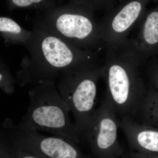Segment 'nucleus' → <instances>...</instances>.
Returning <instances> with one entry per match:
<instances>
[{
	"label": "nucleus",
	"mask_w": 158,
	"mask_h": 158,
	"mask_svg": "<svg viewBox=\"0 0 158 158\" xmlns=\"http://www.w3.org/2000/svg\"><path fill=\"white\" fill-rule=\"evenodd\" d=\"M3 135L6 139L8 149V154L5 158H39L26 152L24 151L15 147L8 141L3 134Z\"/></svg>",
	"instance_id": "nucleus-14"
},
{
	"label": "nucleus",
	"mask_w": 158,
	"mask_h": 158,
	"mask_svg": "<svg viewBox=\"0 0 158 158\" xmlns=\"http://www.w3.org/2000/svg\"><path fill=\"white\" fill-rule=\"evenodd\" d=\"M54 24L59 34L83 47L103 44L99 24L88 12L64 13L57 18Z\"/></svg>",
	"instance_id": "nucleus-7"
},
{
	"label": "nucleus",
	"mask_w": 158,
	"mask_h": 158,
	"mask_svg": "<svg viewBox=\"0 0 158 158\" xmlns=\"http://www.w3.org/2000/svg\"><path fill=\"white\" fill-rule=\"evenodd\" d=\"M102 73V66L94 63L69 69L62 73L58 86L59 93L73 114L74 123L81 137L90 126L96 110L97 83Z\"/></svg>",
	"instance_id": "nucleus-3"
},
{
	"label": "nucleus",
	"mask_w": 158,
	"mask_h": 158,
	"mask_svg": "<svg viewBox=\"0 0 158 158\" xmlns=\"http://www.w3.org/2000/svg\"><path fill=\"white\" fill-rule=\"evenodd\" d=\"M1 88L3 92L8 94L14 92L15 81L9 71L5 68L1 69L0 74Z\"/></svg>",
	"instance_id": "nucleus-13"
},
{
	"label": "nucleus",
	"mask_w": 158,
	"mask_h": 158,
	"mask_svg": "<svg viewBox=\"0 0 158 158\" xmlns=\"http://www.w3.org/2000/svg\"><path fill=\"white\" fill-rule=\"evenodd\" d=\"M119 120L106 100L95 110L89 127L82 135L97 158H120L124 151L118 140Z\"/></svg>",
	"instance_id": "nucleus-5"
},
{
	"label": "nucleus",
	"mask_w": 158,
	"mask_h": 158,
	"mask_svg": "<svg viewBox=\"0 0 158 158\" xmlns=\"http://www.w3.org/2000/svg\"><path fill=\"white\" fill-rule=\"evenodd\" d=\"M43 0H11L12 3L15 6L19 7H28L34 5L39 4Z\"/></svg>",
	"instance_id": "nucleus-17"
},
{
	"label": "nucleus",
	"mask_w": 158,
	"mask_h": 158,
	"mask_svg": "<svg viewBox=\"0 0 158 158\" xmlns=\"http://www.w3.org/2000/svg\"><path fill=\"white\" fill-rule=\"evenodd\" d=\"M0 31L3 34L9 37H18L23 33L20 26L11 19L6 17L0 18Z\"/></svg>",
	"instance_id": "nucleus-11"
},
{
	"label": "nucleus",
	"mask_w": 158,
	"mask_h": 158,
	"mask_svg": "<svg viewBox=\"0 0 158 158\" xmlns=\"http://www.w3.org/2000/svg\"><path fill=\"white\" fill-rule=\"evenodd\" d=\"M1 131L15 147L39 158H89L73 141L22 129L11 118L4 120Z\"/></svg>",
	"instance_id": "nucleus-4"
},
{
	"label": "nucleus",
	"mask_w": 158,
	"mask_h": 158,
	"mask_svg": "<svg viewBox=\"0 0 158 158\" xmlns=\"http://www.w3.org/2000/svg\"><path fill=\"white\" fill-rule=\"evenodd\" d=\"M127 42L143 65L158 56V7L146 10Z\"/></svg>",
	"instance_id": "nucleus-8"
},
{
	"label": "nucleus",
	"mask_w": 158,
	"mask_h": 158,
	"mask_svg": "<svg viewBox=\"0 0 158 158\" xmlns=\"http://www.w3.org/2000/svg\"><path fill=\"white\" fill-rule=\"evenodd\" d=\"M144 66L151 86L158 90V56L150 58Z\"/></svg>",
	"instance_id": "nucleus-12"
},
{
	"label": "nucleus",
	"mask_w": 158,
	"mask_h": 158,
	"mask_svg": "<svg viewBox=\"0 0 158 158\" xmlns=\"http://www.w3.org/2000/svg\"><path fill=\"white\" fill-rule=\"evenodd\" d=\"M120 1L121 0H85L92 8H99L106 13L112 10Z\"/></svg>",
	"instance_id": "nucleus-15"
},
{
	"label": "nucleus",
	"mask_w": 158,
	"mask_h": 158,
	"mask_svg": "<svg viewBox=\"0 0 158 158\" xmlns=\"http://www.w3.org/2000/svg\"><path fill=\"white\" fill-rule=\"evenodd\" d=\"M120 158H158V155L156 153H146L131 151L127 154L124 153Z\"/></svg>",
	"instance_id": "nucleus-16"
},
{
	"label": "nucleus",
	"mask_w": 158,
	"mask_h": 158,
	"mask_svg": "<svg viewBox=\"0 0 158 158\" xmlns=\"http://www.w3.org/2000/svg\"><path fill=\"white\" fill-rule=\"evenodd\" d=\"M38 85L29 91V107L18 126L23 130L48 132L80 144L81 135L71 120L70 108L53 82Z\"/></svg>",
	"instance_id": "nucleus-2"
},
{
	"label": "nucleus",
	"mask_w": 158,
	"mask_h": 158,
	"mask_svg": "<svg viewBox=\"0 0 158 158\" xmlns=\"http://www.w3.org/2000/svg\"><path fill=\"white\" fill-rule=\"evenodd\" d=\"M147 95L144 98L135 121L152 127L158 126V94L151 85L148 87Z\"/></svg>",
	"instance_id": "nucleus-10"
},
{
	"label": "nucleus",
	"mask_w": 158,
	"mask_h": 158,
	"mask_svg": "<svg viewBox=\"0 0 158 158\" xmlns=\"http://www.w3.org/2000/svg\"><path fill=\"white\" fill-rule=\"evenodd\" d=\"M143 65L127 42L106 47L102 73L105 100L121 119L135 121L147 95L148 88L140 71Z\"/></svg>",
	"instance_id": "nucleus-1"
},
{
	"label": "nucleus",
	"mask_w": 158,
	"mask_h": 158,
	"mask_svg": "<svg viewBox=\"0 0 158 158\" xmlns=\"http://www.w3.org/2000/svg\"><path fill=\"white\" fill-rule=\"evenodd\" d=\"M119 127L126 136L133 151L146 153H158V131L133 120L122 119Z\"/></svg>",
	"instance_id": "nucleus-9"
},
{
	"label": "nucleus",
	"mask_w": 158,
	"mask_h": 158,
	"mask_svg": "<svg viewBox=\"0 0 158 158\" xmlns=\"http://www.w3.org/2000/svg\"><path fill=\"white\" fill-rule=\"evenodd\" d=\"M150 0H121L99 23L101 38L106 47L121 45L138 25Z\"/></svg>",
	"instance_id": "nucleus-6"
}]
</instances>
